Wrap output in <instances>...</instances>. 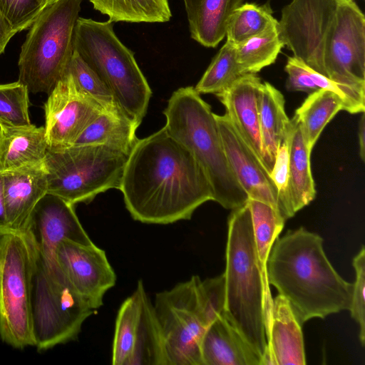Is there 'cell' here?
Wrapping results in <instances>:
<instances>
[{
	"instance_id": "obj_6",
	"label": "cell",
	"mask_w": 365,
	"mask_h": 365,
	"mask_svg": "<svg viewBox=\"0 0 365 365\" xmlns=\"http://www.w3.org/2000/svg\"><path fill=\"white\" fill-rule=\"evenodd\" d=\"M73 50L98 74L118 105L138 126L152 96L133 52L118 38L113 22L78 17Z\"/></svg>"
},
{
	"instance_id": "obj_21",
	"label": "cell",
	"mask_w": 365,
	"mask_h": 365,
	"mask_svg": "<svg viewBox=\"0 0 365 365\" xmlns=\"http://www.w3.org/2000/svg\"><path fill=\"white\" fill-rule=\"evenodd\" d=\"M202 365H260L261 356L231 324L224 312L206 329L200 346Z\"/></svg>"
},
{
	"instance_id": "obj_42",
	"label": "cell",
	"mask_w": 365,
	"mask_h": 365,
	"mask_svg": "<svg viewBox=\"0 0 365 365\" xmlns=\"http://www.w3.org/2000/svg\"><path fill=\"white\" fill-rule=\"evenodd\" d=\"M58 0H46L48 5Z\"/></svg>"
},
{
	"instance_id": "obj_2",
	"label": "cell",
	"mask_w": 365,
	"mask_h": 365,
	"mask_svg": "<svg viewBox=\"0 0 365 365\" xmlns=\"http://www.w3.org/2000/svg\"><path fill=\"white\" fill-rule=\"evenodd\" d=\"M269 284L289 303L302 325L312 318L350 309L354 283L334 269L323 239L304 227L277 237L267 262Z\"/></svg>"
},
{
	"instance_id": "obj_14",
	"label": "cell",
	"mask_w": 365,
	"mask_h": 365,
	"mask_svg": "<svg viewBox=\"0 0 365 365\" xmlns=\"http://www.w3.org/2000/svg\"><path fill=\"white\" fill-rule=\"evenodd\" d=\"M81 90L66 72L44 104L45 133L50 149L73 145L86 127L104 109Z\"/></svg>"
},
{
	"instance_id": "obj_9",
	"label": "cell",
	"mask_w": 365,
	"mask_h": 365,
	"mask_svg": "<svg viewBox=\"0 0 365 365\" xmlns=\"http://www.w3.org/2000/svg\"><path fill=\"white\" fill-rule=\"evenodd\" d=\"M128 155L103 145H73L48 149L43 162L47 193L76 205L120 188Z\"/></svg>"
},
{
	"instance_id": "obj_19",
	"label": "cell",
	"mask_w": 365,
	"mask_h": 365,
	"mask_svg": "<svg viewBox=\"0 0 365 365\" xmlns=\"http://www.w3.org/2000/svg\"><path fill=\"white\" fill-rule=\"evenodd\" d=\"M302 326L287 299L279 294L272 299L260 365H305Z\"/></svg>"
},
{
	"instance_id": "obj_43",
	"label": "cell",
	"mask_w": 365,
	"mask_h": 365,
	"mask_svg": "<svg viewBox=\"0 0 365 365\" xmlns=\"http://www.w3.org/2000/svg\"><path fill=\"white\" fill-rule=\"evenodd\" d=\"M1 128L0 126V138H1Z\"/></svg>"
},
{
	"instance_id": "obj_25",
	"label": "cell",
	"mask_w": 365,
	"mask_h": 365,
	"mask_svg": "<svg viewBox=\"0 0 365 365\" xmlns=\"http://www.w3.org/2000/svg\"><path fill=\"white\" fill-rule=\"evenodd\" d=\"M259 120L264 151L274 165L278 148L290 124L282 93L268 82L258 91Z\"/></svg>"
},
{
	"instance_id": "obj_11",
	"label": "cell",
	"mask_w": 365,
	"mask_h": 365,
	"mask_svg": "<svg viewBox=\"0 0 365 365\" xmlns=\"http://www.w3.org/2000/svg\"><path fill=\"white\" fill-rule=\"evenodd\" d=\"M111 359L113 365H166L153 304L142 280L118 312Z\"/></svg>"
},
{
	"instance_id": "obj_17",
	"label": "cell",
	"mask_w": 365,
	"mask_h": 365,
	"mask_svg": "<svg viewBox=\"0 0 365 365\" xmlns=\"http://www.w3.org/2000/svg\"><path fill=\"white\" fill-rule=\"evenodd\" d=\"M215 118L229 164L248 198L267 202L279 211L278 190L269 173L227 114H215Z\"/></svg>"
},
{
	"instance_id": "obj_37",
	"label": "cell",
	"mask_w": 365,
	"mask_h": 365,
	"mask_svg": "<svg viewBox=\"0 0 365 365\" xmlns=\"http://www.w3.org/2000/svg\"><path fill=\"white\" fill-rule=\"evenodd\" d=\"M352 264L356 272V280L354 282L349 311L351 317L359 327V338L364 346L365 344V248L364 245L353 258Z\"/></svg>"
},
{
	"instance_id": "obj_31",
	"label": "cell",
	"mask_w": 365,
	"mask_h": 365,
	"mask_svg": "<svg viewBox=\"0 0 365 365\" xmlns=\"http://www.w3.org/2000/svg\"><path fill=\"white\" fill-rule=\"evenodd\" d=\"M277 22L269 1L264 4H242L229 20L226 41L235 47Z\"/></svg>"
},
{
	"instance_id": "obj_40",
	"label": "cell",
	"mask_w": 365,
	"mask_h": 365,
	"mask_svg": "<svg viewBox=\"0 0 365 365\" xmlns=\"http://www.w3.org/2000/svg\"><path fill=\"white\" fill-rule=\"evenodd\" d=\"M9 232L3 195V178L2 174H0V236Z\"/></svg>"
},
{
	"instance_id": "obj_35",
	"label": "cell",
	"mask_w": 365,
	"mask_h": 365,
	"mask_svg": "<svg viewBox=\"0 0 365 365\" xmlns=\"http://www.w3.org/2000/svg\"><path fill=\"white\" fill-rule=\"evenodd\" d=\"M289 130L290 124L278 148L273 168L270 173V176L278 190L279 212L286 220L293 217L295 214L292 204L289 185Z\"/></svg>"
},
{
	"instance_id": "obj_34",
	"label": "cell",
	"mask_w": 365,
	"mask_h": 365,
	"mask_svg": "<svg viewBox=\"0 0 365 365\" xmlns=\"http://www.w3.org/2000/svg\"><path fill=\"white\" fill-rule=\"evenodd\" d=\"M79 88L103 108L118 104L113 93L98 74L75 51L67 71Z\"/></svg>"
},
{
	"instance_id": "obj_32",
	"label": "cell",
	"mask_w": 365,
	"mask_h": 365,
	"mask_svg": "<svg viewBox=\"0 0 365 365\" xmlns=\"http://www.w3.org/2000/svg\"><path fill=\"white\" fill-rule=\"evenodd\" d=\"M243 74L236 58L235 47L225 42L195 87L200 94H217Z\"/></svg>"
},
{
	"instance_id": "obj_39",
	"label": "cell",
	"mask_w": 365,
	"mask_h": 365,
	"mask_svg": "<svg viewBox=\"0 0 365 365\" xmlns=\"http://www.w3.org/2000/svg\"><path fill=\"white\" fill-rule=\"evenodd\" d=\"M15 34L0 11V55L4 52L9 41Z\"/></svg>"
},
{
	"instance_id": "obj_20",
	"label": "cell",
	"mask_w": 365,
	"mask_h": 365,
	"mask_svg": "<svg viewBox=\"0 0 365 365\" xmlns=\"http://www.w3.org/2000/svg\"><path fill=\"white\" fill-rule=\"evenodd\" d=\"M6 220L11 232H24L37 202L48 192L43 163L2 174Z\"/></svg>"
},
{
	"instance_id": "obj_38",
	"label": "cell",
	"mask_w": 365,
	"mask_h": 365,
	"mask_svg": "<svg viewBox=\"0 0 365 365\" xmlns=\"http://www.w3.org/2000/svg\"><path fill=\"white\" fill-rule=\"evenodd\" d=\"M284 71L288 75L286 81L288 91H303L309 94L319 90L312 78L311 68L299 58L289 56Z\"/></svg>"
},
{
	"instance_id": "obj_29",
	"label": "cell",
	"mask_w": 365,
	"mask_h": 365,
	"mask_svg": "<svg viewBox=\"0 0 365 365\" xmlns=\"http://www.w3.org/2000/svg\"><path fill=\"white\" fill-rule=\"evenodd\" d=\"M112 22L164 23L172 16L168 0H88Z\"/></svg>"
},
{
	"instance_id": "obj_3",
	"label": "cell",
	"mask_w": 365,
	"mask_h": 365,
	"mask_svg": "<svg viewBox=\"0 0 365 365\" xmlns=\"http://www.w3.org/2000/svg\"><path fill=\"white\" fill-rule=\"evenodd\" d=\"M227 227L224 314L262 359L273 299L263 280L247 202L232 210Z\"/></svg>"
},
{
	"instance_id": "obj_15",
	"label": "cell",
	"mask_w": 365,
	"mask_h": 365,
	"mask_svg": "<svg viewBox=\"0 0 365 365\" xmlns=\"http://www.w3.org/2000/svg\"><path fill=\"white\" fill-rule=\"evenodd\" d=\"M55 260L72 288L94 310L99 309L105 294L116 282L105 251L93 242L63 240L56 248Z\"/></svg>"
},
{
	"instance_id": "obj_28",
	"label": "cell",
	"mask_w": 365,
	"mask_h": 365,
	"mask_svg": "<svg viewBox=\"0 0 365 365\" xmlns=\"http://www.w3.org/2000/svg\"><path fill=\"white\" fill-rule=\"evenodd\" d=\"M255 243L266 290L271 295L267 275V262L274 242L282 230L286 220L273 205L248 198Z\"/></svg>"
},
{
	"instance_id": "obj_22",
	"label": "cell",
	"mask_w": 365,
	"mask_h": 365,
	"mask_svg": "<svg viewBox=\"0 0 365 365\" xmlns=\"http://www.w3.org/2000/svg\"><path fill=\"white\" fill-rule=\"evenodd\" d=\"M1 128L0 174L43 162L48 149L44 126Z\"/></svg>"
},
{
	"instance_id": "obj_13",
	"label": "cell",
	"mask_w": 365,
	"mask_h": 365,
	"mask_svg": "<svg viewBox=\"0 0 365 365\" xmlns=\"http://www.w3.org/2000/svg\"><path fill=\"white\" fill-rule=\"evenodd\" d=\"M339 0H292L282 9L279 36L284 46L315 71L326 76L324 52L334 25Z\"/></svg>"
},
{
	"instance_id": "obj_23",
	"label": "cell",
	"mask_w": 365,
	"mask_h": 365,
	"mask_svg": "<svg viewBox=\"0 0 365 365\" xmlns=\"http://www.w3.org/2000/svg\"><path fill=\"white\" fill-rule=\"evenodd\" d=\"M191 38L215 48L225 37L229 20L243 0H182Z\"/></svg>"
},
{
	"instance_id": "obj_16",
	"label": "cell",
	"mask_w": 365,
	"mask_h": 365,
	"mask_svg": "<svg viewBox=\"0 0 365 365\" xmlns=\"http://www.w3.org/2000/svg\"><path fill=\"white\" fill-rule=\"evenodd\" d=\"M24 232L51 263H56L55 250L63 240L93 243L74 209V205L47 193L32 210Z\"/></svg>"
},
{
	"instance_id": "obj_36",
	"label": "cell",
	"mask_w": 365,
	"mask_h": 365,
	"mask_svg": "<svg viewBox=\"0 0 365 365\" xmlns=\"http://www.w3.org/2000/svg\"><path fill=\"white\" fill-rule=\"evenodd\" d=\"M47 6L46 0H0V11L15 34L31 27Z\"/></svg>"
},
{
	"instance_id": "obj_26",
	"label": "cell",
	"mask_w": 365,
	"mask_h": 365,
	"mask_svg": "<svg viewBox=\"0 0 365 365\" xmlns=\"http://www.w3.org/2000/svg\"><path fill=\"white\" fill-rule=\"evenodd\" d=\"M289 170L292 204L296 213L316 196L310 168V154L295 118L290 120Z\"/></svg>"
},
{
	"instance_id": "obj_41",
	"label": "cell",
	"mask_w": 365,
	"mask_h": 365,
	"mask_svg": "<svg viewBox=\"0 0 365 365\" xmlns=\"http://www.w3.org/2000/svg\"><path fill=\"white\" fill-rule=\"evenodd\" d=\"M359 155L363 161L365 160V117L363 113L361 120L359 123Z\"/></svg>"
},
{
	"instance_id": "obj_8",
	"label": "cell",
	"mask_w": 365,
	"mask_h": 365,
	"mask_svg": "<svg viewBox=\"0 0 365 365\" xmlns=\"http://www.w3.org/2000/svg\"><path fill=\"white\" fill-rule=\"evenodd\" d=\"M31 308L34 346L39 351L74 340L96 311L72 288L56 263H50L34 245Z\"/></svg>"
},
{
	"instance_id": "obj_10",
	"label": "cell",
	"mask_w": 365,
	"mask_h": 365,
	"mask_svg": "<svg viewBox=\"0 0 365 365\" xmlns=\"http://www.w3.org/2000/svg\"><path fill=\"white\" fill-rule=\"evenodd\" d=\"M34 245L20 232L0 236V338L15 349L34 346L31 289Z\"/></svg>"
},
{
	"instance_id": "obj_5",
	"label": "cell",
	"mask_w": 365,
	"mask_h": 365,
	"mask_svg": "<svg viewBox=\"0 0 365 365\" xmlns=\"http://www.w3.org/2000/svg\"><path fill=\"white\" fill-rule=\"evenodd\" d=\"M224 273L201 279L197 275L158 292L153 304L160 330L166 365H202V337L224 312Z\"/></svg>"
},
{
	"instance_id": "obj_7",
	"label": "cell",
	"mask_w": 365,
	"mask_h": 365,
	"mask_svg": "<svg viewBox=\"0 0 365 365\" xmlns=\"http://www.w3.org/2000/svg\"><path fill=\"white\" fill-rule=\"evenodd\" d=\"M81 4V0H58L31 26L18 61V81L29 93L48 95L66 74L74 51Z\"/></svg>"
},
{
	"instance_id": "obj_27",
	"label": "cell",
	"mask_w": 365,
	"mask_h": 365,
	"mask_svg": "<svg viewBox=\"0 0 365 365\" xmlns=\"http://www.w3.org/2000/svg\"><path fill=\"white\" fill-rule=\"evenodd\" d=\"M344 109V102L339 96L331 91L319 89L309 93L296 110L294 117L310 152L327 124Z\"/></svg>"
},
{
	"instance_id": "obj_18",
	"label": "cell",
	"mask_w": 365,
	"mask_h": 365,
	"mask_svg": "<svg viewBox=\"0 0 365 365\" xmlns=\"http://www.w3.org/2000/svg\"><path fill=\"white\" fill-rule=\"evenodd\" d=\"M261 83L256 73H246L216 96L242 139L270 174L273 164L264 151L259 120L258 91Z\"/></svg>"
},
{
	"instance_id": "obj_24",
	"label": "cell",
	"mask_w": 365,
	"mask_h": 365,
	"mask_svg": "<svg viewBox=\"0 0 365 365\" xmlns=\"http://www.w3.org/2000/svg\"><path fill=\"white\" fill-rule=\"evenodd\" d=\"M138 125L116 104L105 108L73 145H103L129 155L138 140Z\"/></svg>"
},
{
	"instance_id": "obj_1",
	"label": "cell",
	"mask_w": 365,
	"mask_h": 365,
	"mask_svg": "<svg viewBox=\"0 0 365 365\" xmlns=\"http://www.w3.org/2000/svg\"><path fill=\"white\" fill-rule=\"evenodd\" d=\"M119 190L131 217L147 224L190 220L212 200V190L190 152L165 127L138 139L128 156Z\"/></svg>"
},
{
	"instance_id": "obj_4",
	"label": "cell",
	"mask_w": 365,
	"mask_h": 365,
	"mask_svg": "<svg viewBox=\"0 0 365 365\" xmlns=\"http://www.w3.org/2000/svg\"><path fill=\"white\" fill-rule=\"evenodd\" d=\"M163 114L168 133L190 152L203 170L212 190V200L230 210L244 205L248 196L229 164L215 114L195 87L174 91Z\"/></svg>"
},
{
	"instance_id": "obj_12",
	"label": "cell",
	"mask_w": 365,
	"mask_h": 365,
	"mask_svg": "<svg viewBox=\"0 0 365 365\" xmlns=\"http://www.w3.org/2000/svg\"><path fill=\"white\" fill-rule=\"evenodd\" d=\"M323 64L331 81L365 96V16L354 0H339Z\"/></svg>"
},
{
	"instance_id": "obj_30",
	"label": "cell",
	"mask_w": 365,
	"mask_h": 365,
	"mask_svg": "<svg viewBox=\"0 0 365 365\" xmlns=\"http://www.w3.org/2000/svg\"><path fill=\"white\" fill-rule=\"evenodd\" d=\"M278 22L235 46L242 73H257L274 63L284 46L278 33Z\"/></svg>"
},
{
	"instance_id": "obj_33",
	"label": "cell",
	"mask_w": 365,
	"mask_h": 365,
	"mask_svg": "<svg viewBox=\"0 0 365 365\" xmlns=\"http://www.w3.org/2000/svg\"><path fill=\"white\" fill-rule=\"evenodd\" d=\"M29 91L17 81L0 84V126L21 127L31 125Z\"/></svg>"
}]
</instances>
